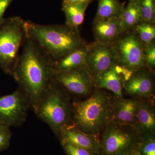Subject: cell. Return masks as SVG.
<instances>
[{
	"label": "cell",
	"mask_w": 155,
	"mask_h": 155,
	"mask_svg": "<svg viewBox=\"0 0 155 155\" xmlns=\"http://www.w3.org/2000/svg\"><path fill=\"white\" fill-rule=\"evenodd\" d=\"M22 48L11 75L28 98L34 111L43 92L53 80L54 61L27 35Z\"/></svg>",
	"instance_id": "1"
},
{
	"label": "cell",
	"mask_w": 155,
	"mask_h": 155,
	"mask_svg": "<svg viewBox=\"0 0 155 155\" xmlns=\"http://www.w3.org/2000/svg\"><path fill=\"white\" fill-rule=\"evenodd\" d=\"M27 36L38 44L54 61L74 50L88 45L82 38L79 28L66 24L41 25L25 20Z\"/></svg>",
	"instance_id": "2"
},
{
	"label": "cell",
	"mask_w": 155,
	"mask_h": 155,
	"mask_svg": "<svg viewBox=\"0 0 155 155\" xmlns=\"http://www.w3.org/2000/svg\"><path fill=\"white\" fill-rule=\"evenodd\" d=\"M84 101L72 102V122L79 130L99 135L112 120L115 97L105 90L95 88Z\"/></svg>",
	"instance_id": "3"
},
{
	"label": "cell",
	"mask_w": 155,
	"mask_h": 155,
	"mask_svg": "<svg viewBox=\"0 0 155 155\" xmlns=\"http://www.w3.org/2000/svg\"><path fill=\"white\" fill-rule=\"evenodd\" d=\"M33 111L57 137L62 129L73 124L69 94L54 78L43 92Z\"/></svg>",
	"instance_id": "4"
},
{
	"label": "cell",
	"mask_w": 155,
	"mask_h": 155,
	"mask_svg": "<svg viewBox=\"0 0 155 155\" xmlns=\"http://www.w3.org/2000/svg\"><path fill=\"white\" fill-rule=\"evenodd\" d=\"M25 20L18 16L5 18L0 24V69L11 75L27 37Z\"/></svg>",
	"instance_id": "5"
},
{
	"label": "cell",
	"mask_w": 155,
	"mask_h": 155,
	"mask_svg": "<svg viewBox=\"0 0 155 155\" xmlns=\"http://www.w3.org/2000/svg\"><path fill=\"white\" fill-rule=\"evenodd\" d=\"M140 139L134 126L111 120L100 137L99 155H126L137 146Z\"/></svg>",
	"instance_id": "6"
},
{
	"label": "cell",
	"mask_w": 155,
	"mask_h": 155,
	"mask_svg": "<svg viewBox=\"0 0 155 155\" xmlns=\"http://www.w3.org/2000/svg\"><path fill=\"white\" fill-rule=\"evenodd\" d=\"M118 63L130 72L147 67L143 54V45L131 30L122 34L114 43Z\"/></svg>",
	"instance_id": "7"
},
{
	"label": "cell",
	"mask_w": 155,
	"mask_h": 155,
	"mask_svg": "<svg viewBox=\"0 0 155 155\" xmlns=\"http://www.w3.org/2000/svg\"><path fill=\"white\" fill-rule=\"evenodd\" d=\"M30 109V101L19 87L11 94L0 96V123L10 127L21 126Z\"/></svg>",
	"instance_id": "8"
},
{
	"label": "cell",
	"mask_w": 155,
	"mask_h": 155,
	"mask_svg": "<svg viewBox=\"0 0 155 155\" xmlns=\"http://www.w3.org/2000/svg\"><path fill=\"white\" fill-rule=\"evenodd\" d=\"M54 79L69 94L85 96L94 90V81L86 65L54 73Z\"/></svg>",
	"instance_id": "9"
},
{
	"label": "cell",
	"mask_w": 155,
	"mask_h": 155,
	"mask_svg": "<svg viewBox=\"0 0 155 155\" xmlns=\"http://www.w3.org/2000/svg\"><path fill=\"white\" fill-rule=\"evenodd\" d=\"M116 59L117 55L114 43L95 41L87 45L86 65L94 81Z\"/></svg>",
	"instance_id": "10"
},
{
	"label": "cell",
	"mask_w": 155,
	"mask_h": 155,
	"mask_svg": "<svg viewBox=\"0 0 155 155\" xmlns=\"http://www.w3.org/2000/svg\"><path fill=\"white\" fill-rule=\"evenodd\" d=\"M154 71L148 67L133 72L123 84L122 93L138 99H151L155 94Z\"/></svg>",
	"instance_id": "11"
},
{
	"label": "cell",
	"mask_w": 155,
	"mask_h": 155,
	"mask_svg": "<svg viewBox=\"0 0 155 155\" xmlns=\"http://www.w3.org/2000/svg\"><path fill=\"white\" fill-rule=\"evenodd\" d=\"M133 72L122 67L116 59L94 80L95 87L110 91L116 97H123V84Z\"/></svg>",
	"instance_id": "12"
},
{
	"label": "cell",
	"mask_w": 155,
	"mask_h": 155,
	"mask_svg": "<svg viewBox=\"0 0 155 155\" xmlns=\"http://www.w3.org/2000/svg\"><path fill=\"white\" fill-rule=\"evenodd\" d=\"M58 137L61 143H68L99 155L101 148L99 135L85 133L73 124L62 129Z\"/></svg>",
	"instance_id": "13"
},
{
	"label": "cell",
	"mask_w": 155,
	"mask_h": 155,
	"mask_svg": "<svg viewBox=\"0 0 155 155\" xmlns=\"http://www.w3.org/2000/svg\"><path fill=\"white\" fill-rule=\"evenodd\" d=\"M153 98L140 100L134 127L140 138L155 136V111Z\"/></svg>",
	"instance_id": "14"
},
{
	"label": "cell",
	"mask_w": 155,
	"mask_h": 155,
	"mask_svg": "<svg viewBox=\"0 0 155 155\" xmlns=\"http://www.w3.org/2000/svg\"><path fill=\"white\" fill-rule=\"evenodd\" d=\"M92 31L95 41L114 43L122 35L121 17L93 20Z\"/></svg>",
	"instance_id": "15"
},
{
	"label": "cell",
	"mask_w": 155,
	"mask_h": 155,
	"mask_svg": "<svg viewBox=\"0 0 155 155\" xmlns=\"http://www.w3.org/2000/svg\"><path fill=\"white\" fill-rule=\"evenodd\" d=\"M140 100L135 98H125L115 97L112 120L135 126L137 112Z\"/></svg>",
	"instance_id": "16"
},
{
	"label": "cell",
	"mask_w": 155,
	"mask_h": 155,
	"mask_svg": "<svg viewBox=\"0 0 155 155\" xmlns=\"http://www.w3.org/2000/svg\"><path fill=\"white\" fill-rule=\"evenodd\" d=\"M87 45L74 50L61 59L54 61V73L67 71L86 65Z\"/></svg>",
	"instance_id": "17"
},
{
	"label": "cell",
	"mask_w": 155,
	"mask_h": 155,
	"mask_svg": "<svg viewBox=\"0 0 155 155\" xmlns=\"http://www.w3.org/2000/svg\"><path fill=\"white\" fill-rule=\"evenodd\" d=\"M143 21L139 0H128L121 17L122 34L132 30L136 25Z\"/></svg>",
	"instance_id": "18"
},
{
	"label": "cell",
	"mask_w": 155,
	"mask_h": 155,
	"mask_svg": "<svg viewBox=\"0 0 155 155\" xmlns=\"http://www.w3.org/2000/svg\"><path fill=\"white\" fill-rule=\"evenodd\" d=\"M86 4H62V11L66 17V25L78 28L84 21Z\"/></svg>",
	"instance_id": "19"
},
{
	"label": "cell",
	"mask_w": 155,
	"mask_h": 155,
	"mask_svg": "<svg viewBox=\"0 0 155 155\" xmlns=\"http://www.w3.org/2000/svg\"><path fill=\"white\" fill-rule=\"evenodd\" d=\"M97 9L94 20L120 17L125 8V3L120 0H97Z\"/></svg>",
	"instance_id": "20"
},
{
	"label": "cell",
	"mask_w": 155,
	"mask_h": 155,
	"mask_svg": "<svg viewBox=\"0 0 155 155\" xmlns=\"http://www.w3.org/2000/svg\"><path fill=\"white\" fill-rule=\"evenodd\" d=\"M132 30L143 45L147 44L155 40V24L143 20L136 25Z\"/></svg>",
	"instance_id": "21"
},
{
	"label": "cell",
	"mask_w": 155,
	"mask_h": 155,
	"mask_svg": "<svg viewBox=\"0 0 155 155\" xmlns=\"http://www.w3.org/2000/svg\"><path fill=\"white\" fill-rule=\"evenodd\" d=\"M139 3L143 20L155 24V0H139Z\"/></svg>",
	"instance_id": "22"
},
{
	"label": "cell",
	"mask_w": 155,
	"mask_h": 155,
	"mask_svg": "<svg viewBox=\"0 0 155 155\" xmlns=\"http://www.w3.org/2000/svg\"><path fill=\"white\" fill-rule=\"evenodd\" d=\"M137 148L142 155H155V136L140 138Z\"/></svg>",
	"instance_id": "23"
},
{
	"label": "cell",
	"mask_w": 155,
	"mask_h": 155,
	"mask_svg": "<svg viewBox=\"0 0 155 155\" xmlns=\"http://www.w3.org/2000/svg\"><path fill=\"white\" fill-rule=\"evenodd\" d=\"M143 54L147 67L154 71L155 68V40L147 44L143 45Z\"/></svg>",
	"instance_id": "24"
},
{
	"label": "cell",
	"mask_w": 155,
	"mask_h": 155,
	"mask_svg": "<svg viewBox=\"0 0 155 155\" xmlns=\"http://www.w3.org/2000/svg\"><path fill=\"white\" fill-rule=\"evenodd\" d=\"M12 136L10 127L0 124V152L5 150L9 147Z\"/></svg>",
	"instance_id": "25"
},
{
	"label": "cell",
	"mask_w": 155,
	"mask_h": 155,
	"mask_svg": "<svg viewBox=\"0 0 155 155\" xmlns=\"http://www.w3.org/2000/svg\"><path fill=\"white\" fill-rule=\"evenodd\" d=\"M61 143L66 155H98L83 148L68 143Z\"/></svg>",
	"instance_id": "26"
},
{
	"label": "cell",
	"mask_w": 155,
	"mask_h": 155,
	"mask_svg": "<svg viewBox=\"0 0 155 155\" xmlns=\"http://www.w3.org/2000/svg\"><path fill=\"white\" fill-rule=\"evenodd\" d=\"M14 0H0V24L3 22L5 12Z\"/></svg>",
	"instance_id": "27"
},
{
	"label": "cell",
	"mask_w": 155,
	"mask_h": 155,
	"mask_svg": "<svg viewBox=\"0 0 155 155\" xmlns=\"http://www.w3.org/2000/svg\"><path fill=\"white\" fill-rule=\"evenodd\" d=\"M97 0H63L62 4H86L91 3Z\"/></svg>",
	"instance_id": "28"
},
{
	"label": "cell",
	"mask_w": 155,
	"mask_h": 155,
	"mask_svg": "<svg viewBox=\"0 0 155 155\" xmlns=\"http://www.w3.org/2000/svg\"><path fill=\"white\" fill-rule=\"evenodd\" d=\"M126 155H142L137 149V146L134 148Z\"/></svg>",
	"instance_id": "29"
},
{
	"label": "cell",
	"mask_w": 155,
	"mask_h": 155,
	"mask_svg": "<svg viewBox=\"0 0 155 155\" xmlns=\"http://www.w3.org/2000/svg\"><path fill=\"white\" fill-rule=\"evenodd\" d=\"M0 124H1V123H0Z\"/></svg>",
	"instance_id": "30"
}]
</instances>
